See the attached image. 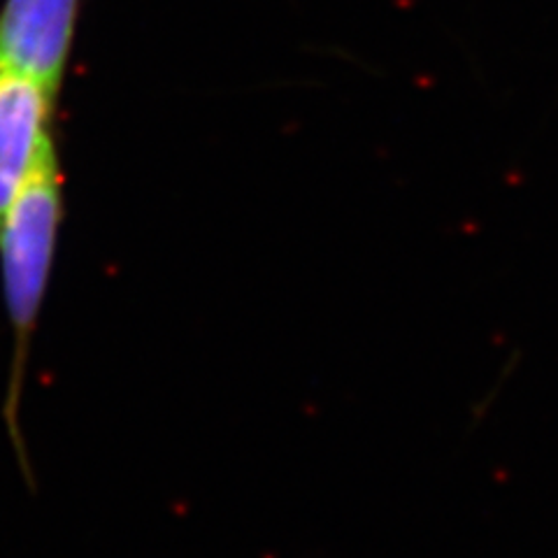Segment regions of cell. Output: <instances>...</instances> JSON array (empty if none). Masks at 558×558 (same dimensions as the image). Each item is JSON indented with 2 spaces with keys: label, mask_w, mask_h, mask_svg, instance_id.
I'll list each match as a JSON object with an SVG mask.
<instances>
[{
  "label": "cell",
  "mask_w": 558,
  "mask_h": 558,
  "mask_svg": "<svg viewBox=\"0 0 558 558\" xmlns=\"http://www.w3.org/2000/svg\"><path fill=\"white\" fill-rule=\"evenodd\" d=\"M54 100L0 54V223L51 135Z\"/></svg>",
  "instance_id": "obj_3"
},
{
  "label": "cell",
  "mask_w": 558,
  "mask_h": 558,
  "mask_svg": "<svg viewBox=\"0 0 558 558\" xmlns=\"http://www.w3.org/2000/svg\"><path fill=\"white\" fill-rule=\"evenodd\" d=\"M77 16L80 0H5L0 8V54L59 96Z\"/></svg>",
  "instance_id": "obj_2"
},
{
  "label": "cell",
  "mask_w": 558,
  "mask_h": 558,
  "mask_svg": "<svg viewBox=\"0 0 558 558\" xmlns=\"http://www.w3.org/2000/svg\"><path fill=\"white\" fill-rule=\"evenodd\" d=\"M63 221V172L54 137H49L0 223V279L12 330V363L3 416L10 440L28 473L22 435V398L35 328L54 268Z\"/></svg>",
  "instance_id": "obj_1"
}]
</instances>
